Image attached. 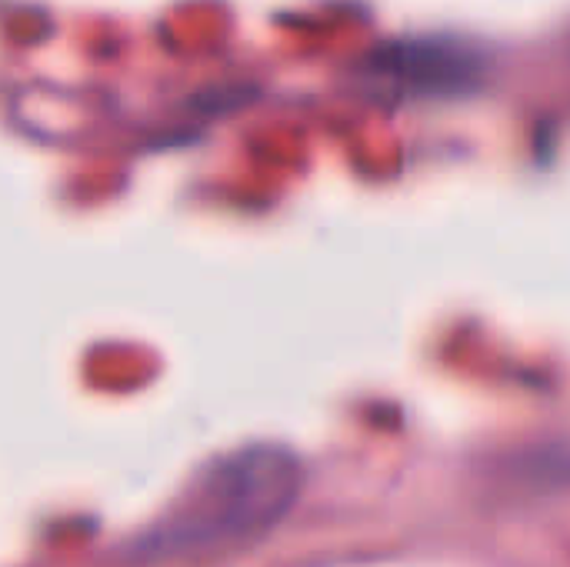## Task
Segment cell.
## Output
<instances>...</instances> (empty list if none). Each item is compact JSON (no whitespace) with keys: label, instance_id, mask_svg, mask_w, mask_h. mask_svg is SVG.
Segmentation results:
<instances>
[{"label":"cell","instance_id":"cell-2","mask_svg":"<svg viewBox=\"0 0 570 567\" xmlns=\"http://www.w3.org/2000/svg\"><path fill=\"white\" fill-rule=\"evenodd\" d=\"M394 67L401 70L404 80H421L428 87H464L474 70L471 57L461 50H444L438 43L431 47H407L401 57H394Z\"/></svg>","mask_w":570,"mask_h":567},{"label":"cell","instance_id":"cell-1","mask_svg":"<svg viewBox=\"0 0 570 567\" xmlns=\"http://www.w3.org/2000/svg\"><path fill=\"white\" fill-rule=\"evenodd\" d=\"M304 468L281 444H247L207 465L130 548L140 565L214 561L264 541L294 508Z\"/></svg>","mask_w":570,"mask_h":567}]
</instances>
